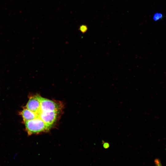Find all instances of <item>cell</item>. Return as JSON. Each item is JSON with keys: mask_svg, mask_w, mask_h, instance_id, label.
I'll use <instances>...</instances> for the list:
<instances>
[{"mask_svg": "<svg viewBox=\"0 0 166 166\" xmlns=\"http://www.w3.org/2000/svg\"><path fill=\"white\" fill-rule=\"evenodd\" d=\"M24 123L26 130L30 135L48 130L51 128L38 117Z\"/></svg>", "mask_w": 166, "mask_h": 166, "instance_id": "cell-1", "label": "cell"}, {"mask_svg": "<svg viewBox=\"0 0 166 166\" xmlns=\"http://www.w3.org/2000/svg\"><path fill=\"white\" fill-rule=\"evenodd\" d=\"M88 29L87 26L85 25H82L80 26L79 30L82 33H85L86 32Z\"/></svg>", "mask_w": 166, "mask_h": 166, "instance_id": "cell-7", "label": "cell"}, {"mask_svg": "<svg viewBox=\"0 0 166 166\" xmlns=\"http://www.w3.org/2000/svg\"><path fill=\"white\" fill-rule=\"evenodd\" d=\"M41 101L40 111L48 112L58 111L62 108L61 104L59 102L54 101L40 96Z\"/></svg>", "mask_w": 166, "mask_h": 166, "instance_id": "cell-2", "label": "cell"}, {"mask_svg": "<svg viewBox=\"0 0 166 166\" xmlns=\"http://www.w3.org/2000/svg\"><path fill=\"white\" fill-rule=\"evenodd\" d=\"M163 18V15L160 13H156L155 14L153 17V19L155 21L161 19Z\"/></svg>", "mask_w": 166, "mask_h": 166, "instance_id": "cell-6", "label": "cell"}, {"mask_svg": "<svg viewBox=\"0 0 166 166\" xmlns=\"http://www.w3.org/2000/svg\"><path fill=\"white\" fill-rule=\"evenodd\" d=\"M109 143H104L103 145V147L105 148H107L109 147Z\"/></svg>", "mask_w": 166, "mask_h": 166, "instance_id": "cell-9", "label": "cell"}, {"mask_svg": "<svg viewBox=\"0 0 166 166\" xmlns=\"http://www.w3.org/2000/svg\"><path fill=\"white\" fill-rule=\"evenodd\" d=\"M40 96L36 94L32 96L29 99L26 105V108L35 113L38 117L40 112Z\"/></svg>", "mask_w": 166, "mask_h": 166, "instance_id": "cell-4", "label": "cell"}, {"mask_svg": "<svg viewBox=\"0 0 166 166\" xmlns=\"http://www.w3.org/2000/svg\"><path fill=\"white\" fill-rule=\"evenodd\" d=\"M20 114L24 122L32 120L38 117V116L35 113L27 108L24 109L20 112Z\"/></svg>", "mask_w": 166, "mask_h": 166, "instance_id": "cell-5", "label": "cell"}, {"mask_svg": "<svg viewBox=\"0 0 166 166\" xmlns=\"http://www.w3.org/2000/svg\"><path fill=\"white\" fill-rule=\"evenodd\" d=\"M59 112V111L48 112L40 111L38 117L41 119L45 124L51 127L57 121Z\"/></svg>", "mask_w": 166, "mask_h": 166, "instance_id": "cell-3", "label": "cell"}, {"mask_svg": "<svg viewBox=\"0 0 166 166\" xmlns=\"http://www.w3.org/2000/svg\"><path fill=\"white\" fill-rule=\"evenodd\" d=\"M156 166H162L160 160L158 159H156L154 160Z\"/></svg>", "mask_w": 166, "mask_h": 166, "instance_id": "cell-8", "label": "cell"}]
</instances>
